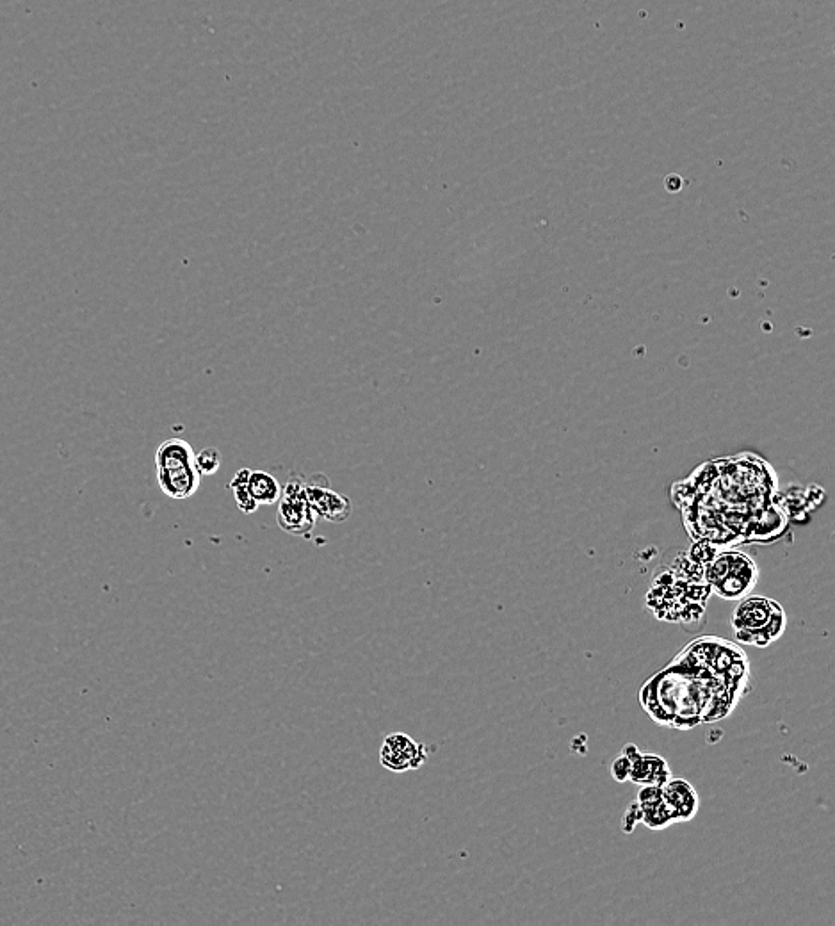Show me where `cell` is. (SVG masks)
I'll use <instances>...</instances> for the list:
<instances>
[{
  "mask_svg": "<svg viewBox=\"0 0 835 926\" xmlns=\"http://www.w3.org/2000/svg\"><path fill=\"white\" fill-rule=\"evenodd\" d=\"M248 476H250V469H241L234 476V480L230 481V490L234 492V497H236L237 508L246 515L257 512V508H259V503L250 494Z\"/></svg>",
  "mask_w": 835,
  "mask_h": 926,
  "instance_id": "obj_13",
  "label": "cell"
},
{
  "mask_svg": "<svg viewBox=\"0 0 835 926\" xmlns=\"http://www.w3.org/2000/svg\"><path fill=\"white\" fill-rule=\"evenodd\" d=\"M186 463H195V451L186 440L170 439L157 447V453H155V467L157 469L179 467V465H186Z\"/></svg>",
  "mask_w": 835,
  "mask_h": 926,
  "instance_id": "obj_11",
  "label": "cell"
},
{
  "mask_svg": "<svg viewBox=\"0 0 835 926\" xmlns=\"http://www.w3.org/2000/svg\"><path fill=\"white\" fill-rule=\"evenodd\" d=\"M248 488H250V494L259 503V506H262V504H266V506L276 504L280 496H282V485L278 483L273 474L266 471H252L250 469Z\"/></svg>",
  "mask_w": 835,
  "mask_h": 926,
  "instance_id": "obj_12",
  "label": "cell"
},
{
  "mask_svg": "<svg viewBox=\"0 0 835 926\" xmlns=\"http://www.w3.org/2000/svg\"><path fill=\"white\" fill-rule=\"evenodd\" d=\"M200 481L202 474L196 469L195 463L157 469V483L170 499H189L195 496L200 488Z\"/></svg>",
  "mask_w": 835,
  "mask_h": 926,
  "instance_id": "obj_9",
  "label": "cell"
},
{
  "mask_svg": "<svg viewBox=\"0 0 835 926\" xmlns=\"http://www.w3.org/2000/svg\"><path fill=\"white\" fill-rule=\"evenodd\" d=\"M426 759H428L426 747L403 732L387 736L380 750V763L383 768L394 773L419 770L422 764L426 763Z\"/></svg>",
  "mask_w": 835,
  "mask_h": 926,
  "instance_id": "obj_5",
  "label": "cell"
},
{
  "mask_svg": "<svg viewBox=\"0 0 835 926\" xmlns=\"http://www.w3.org/2000/svg\"><path fill=\"white\" fill-rule=\"evenodd\" d=\"M634 802L640 807L641 823H645L649 829L663 830L673 823H679L672 805L666 802L661 786H641Z\"/></svg>",
  "mask_w": 835,
  "mask_h": 926,
  "instance_id": "obj_8",
  "label": "cell"
},
{
  "mask_svg": "<svg viewBox=\"0 0 835 926\" xmlns=\"http://www.w3.org/2000/svg\"><path fill=\"white\" fill-rule=\"evenodd\" d=\"M305 492H307V499H309L312 512L316 513L319 519L341 524V522H346L351 517V512H353L351 499L348 496H342V494L335 492L330 487H326V483L325 485H319V483L316 485L314 480L309 481V483H305Z\"/></svg>",
  "mask_w": 835,
  "mask_h": 926,
  "instance_id": "obj_7",
  "label": "cell"
},
{
  "mask_svg": "<svg viewBox=\"0 0 835 926\" xmlns=\"http://www.w3.org/2000/svg\"><path fill=\"white\" fill-rule=\"evenodd\" d=\"M316 513L310 508L305 483L300 480L287 481L278 499L276 522L282 531L294 537L309 538L316 528Z\"/></svg>",
  "mask_w": 835,
  "mask_h": 926,
  "instance_id": "obj_4",
  "label": "cell"
},
{
  "mask_svg": "<svg viewBox=\"0 0 835 926\" xmlns=\"http://www.w3.org/2000/svg\"><path fill=\"white\" fill-rule=\"evenodd\" d=\"M631 761L629 780L638 786H663L666 780L672 779V770L663 757L656 754H641L633 743H627L622 750Z\"/></svg>",
  "mask_w": 835,
  "mask_h": 926,
  "instance_id": "obj_6",
  "label": "cell"
},
{
  "mask_svg": "<svg viewBox=\"0 0 835 926\" xmlns=\"http://www.w3.org/2000/svg\"><path fill=\"white\" fill-rule=\"evenodd\" d=\"M702 572L711 593L725 601H739L750 595L759 579V567L755 561L739 551H716L706 561Z\"/></svg>",
  "mask_w": 835,
  "mask_h": 926,
  "instance_id": "obj_3",
  "label": "cell"
},
{
  "mask_svg": "<svg viewBox=\"0 0 835 926\" xmlns=\"http://www.w3.org/2000/svg\"><path fill=\"white\" fill-rule=\"evenodd\" d=\"M195 465L202 476H212L221 467V453L216 447L203 449L198 455H195Z\"/></svg>",
  "mask_w": 835,
  "mask_h": 926,
  "instance_id": "obj_14",
  "label": "cell"
},
{
  "mask_svg": "<svg viewBox=\"0 0 835 926\" xmlns=\"http://www.w3.org/2000/svg\"><path fill=\"white\" fill-rule=\"evenodd\" d=\"M661 789H663L666 802L672 805L673 811L677 814L679 823L693 820L697 816L700 802H698L697 791L688 780L673 779L672 777V779L666 780Z\"/></svg>",
  "mask_w": 835,
  "mask_h": 926,
  "instance_id": "obj_10",
  "label": "cell"
},
{
  "mask_svg": "<svg viewBox=\"0 0 835 926\" xmlns=\"http://www.w3.org/2000/svg\"><path fill=\"white\" fill-rule=\"evenodd\" d=\"M638 821H641L640 807H638L636 802H633V804L627 807V811H625L624 820H622V830H625V832H633L634 825H636Z\"/></svg>",
  "mask_w": 835,
  "mask_h": 926,
  "instance_id": "obj_16",
  "label": "cell"
},
{
  "mask_svg": "<svg viewBox=\"0 0 835 926\" xmlns=\"http://www.w3.org/2000/svg\"><path fill=\"white\" fill-rule=\"evenodd\" d=\"M629 773H631V761L624 754H620L611 764V775L617 782H627Z\"/></svg>",
  "mask_w": 835,
  "mask_h": 926,
  "instance_id": "obj_15",
  "label": "cell"
},
{
  "mask_svg": "<svg viewBox=\"0 0 835 926\" xmlns=\"http://www.w3.org/2000/svg\"><path fill=\"white\" fill-rule=\"evenodd\" d=\"M786 626L784 608L779 602L761 595H746L739 599L732 613V627L738 642L754 647H768L770 643L779 640Z\"/></svg>",
  "mask_w": 835,
  "mask_h": 926,
  "instance_id": "obj_2",
  "label": "cell"
},
{
  "mask_svg": "<svg viewBox=\"0 0 835 926\" xmlns=\"http://www.w3.org/2000/svg\"><path fill=\"white\" fill-rule=\"evenodd\" d=\"M748 679L746 654L738 645L704 636L682 650L641 688L645 711L673 729L716 722L738 706Z\"/></svg>",
  "mask_w": 835,
  "mask_h": 926,
  "instance_id": "obj_1",
  "label": "cell"
}]
</instances>
